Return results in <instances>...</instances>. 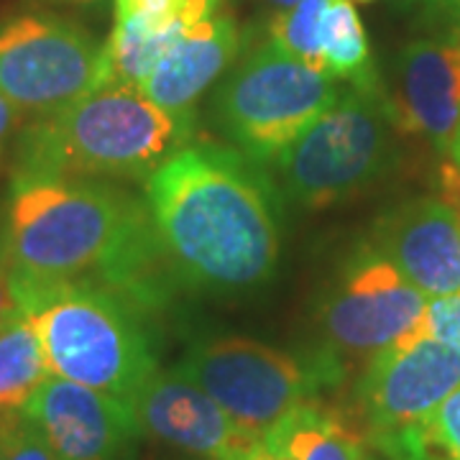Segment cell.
<instances>
[{"label":"cell","mask_w":460,"mask_h":460,"mask_svg":"<svg viewBox=\"0 0 460 460\" xmlns=\"http://www.w3.org/2000/svg\"><path fill=\"white\" fill-rule=\"evenodd\" d=\"M0 256L11 284L90 281L136 310L164 296L148 208L93 180L13 174Z\"/></svg>","instance_id":"cell-1"},{"label":"cell","mask_w":460,"mask_h":460,"mask_svg":"<svg viewBox=\"0 0 460 460\" xmlns=\"http://www.w3.org/2000/svg\"><path fill=\"white\" fill-rule=\"evenodd\" d=\"M148 215L164 256L198 287L248 289L279 261L274 190L248 156L180 146L146 180Z\"/></svg>","instance_id":"cell-2"},{"label":"cell","mask_w":460,"mask_h":460,"mask_svg":"<svg viewBox=\"0 0 460 460\" xmlns=\"http://www.w3.org/2000/svg\"><path fill=\"white\" fill-rule=\"evenodd\" d=\"M187 133L190 123L154 105L138 87H98L21 133L16 174L148 180Z\"/></svg>","instance_id":"cell-3"},{"label":"cell","mask_w":460,"mask_h":460,"mask_svg":"<svg viewBox=\"0 0 460 460\" xmlns=\"http://www.w3.org/2000/svg\"><path fill=\"white\" fill-rule=\"evenodd\" d=\"M11 289L18 307L31 317L54 376L133 407L159 371L141 310L90 281L11 284Z\"/></svg>","instance_id":"cell-4"},{"label":"cell","mask_w":460,"mask_h":460,"mask_svg":"<svg viewBox=\"0 0 460 460\" xmlns=\"http://www.w3.org/2000/svg\"><path fill=\"white\" fill-rule=\"evenodd\" d=\"M392 123L378 83L350 84L271 162L281 192L302 208L363 192L394 159Z\"/></svg>","instance_id":"cell-5"},{"label":"cell","mask_w":460,"mask_h":460,"mask_svg":"<svg viewBox=\"0 0 460 460\" xmlns=\"http://www.w3.org/2000/svg\"><path fill=\"white\" fill-rule=\"evenodd\" d=\"M338 95L341 90L328 72L266 41L246 54L217 90L215 118L243 156L271 164Z\"/></svg>","instance_id":"cell-6"},{"label":"cell","mask_w":460,"mask_h":460,"mask_svg":"<svg viewBox=\"0 0 460 460\" xmlns=\"http://www.w3.org/2000/svg\"><path fill=\"white\" fill-rule=\"evenodd\" d=\"M177 368L213 396L235 425L259 438L299 404L313 402L320 386L343 376L323 356L302 361L241 335L198 343Z\"/></svg>","instance_id":"cell-7"},{"label":"cell","mask_w":460,"mask_h":460,"mask_svg":"<svg viewBox=\"0 0 460 460\" xmlns=\"http://www.w3.org/2000/svg\"><path fill=\"white\" fill-rule=\"evenodd\" d=\"M460 389V353L428 335H410L363 368L366 428L392 460H428L425 425Z\"/></svg>","instance_id":"cell-8"},{"label":"cell","mask_w":460,"mask_h":460,"mask_svg":"<svg viewBox=\"0 0 460 460\" xmlns=\"http://www.w3.org/2000/svg\"><path fill=\"white\" fill-rule=\"evenodd\" d=\"M428 296L389 261L371 241L353 251L328 287L320 305V328L328 358L341 374V361L368 363L417 330Z\"/></svg>","instance_id":"cell-9"},{"label":"cell","mask_w":460,"mask_h":460,"mask_svg":"<svg viewBox=\"0 0 460 460\" xmlns=\"http://www.w3.org/2000/svg\"><path fill=\"white\" fill-rule=\"evenodd\" d=\"M102 47L57 13L0 21V95L21 113H57L100 87Z\"/></svg>","instance_id":"cell-10"},{"label":"cell","mask_w":460,"mask_h":460,"mask_svg":"<svg viewBox=\"0 0 460 460\" xmlns=\"http://www.w3.org/2000/svg\"><path fill=\"white\" fill-rule=\"evenodd\" d=\"M445 198H420L396 208L374 230L371 243L422 295L460 292V166L443 169Z\"/></svg>","instance_id":"cell-11"},{"label":"cell","mask_w":460,"mask_h":460,"mask_svg":"<svg viewBox=\"0 0 460 460\" xmlns=\"http://www.w3.org/2000/svg\"><path fill=\"white\" fill-rule=\"evenodd\" d=\"M59 460H128L141 425L131 404L51 374L23 404Z\"/></svg>","instance_id":"cell-12"},{"label":"cell","mask_w":460,"mask_h":460,"mask_svg":"<svg viewBox=\"0 0 460 460\" xmlns=\"http://www.w3.org/2000/svg\"><path fill=\"white\" fill-rule=\"evenodd\" d=\"M141 432L208 460H253L259 435L233 422L213 396L180 368L156 371L136 396Z\"/></svg>","instance_id":"cell-13"},{"label":"cell","mask_w":460,"mask_h":460,"mask_svg":"<svg viewBox=\"0 0 460 460\" xmlns=\"http://www.w3.org/2000/svg\"><path fill=\"white\" fill-rule=\"evenodd\" d=\"M386 102L402 131L417 133L450 154L460 133V33L404 47Z\"/></svg>","instance_id":"cell-14"},{"label":"cell","mask_w":460,"mask_h":460,"mask_svg":"<svg viewBox=\"0 0 460 460\" xmlns=\"http://www.w3.org/2000/svg\"><path fill=\"white\" fill-rule=\"evenodd\" d=\"M238 47L235 21L220 11L184 29L138 90L162 111L190 123L199 95L228 69Z\"/></svg>","instance_id":"cell-15"},{"label":"cell","mask_w":460,"mask_h":460,"mask_svg":"<svg viewBox=\"0 0 460 460\" xmlns=\"http://www.w3.org/2000/svg\"><path fill=\"white\" fill-rule=\"evenodd\" d=\"M253 460H366V453L361 432L313 399L263 432Z\"/></svg>","instance_id":"cell-16"},{"label":"cell","mask_w":460,"mask_h":460,"mask_svg":"<svg viewBox=\"0 0 460 460\" xmlns=\"http://www.w3.org/2000/svg\"><path fill=\"white\" fill-rule=\"evenodd\" d=\"M49 376V361L31 317L16 307L0 323V414L23 410Z\"/></svg>","instance_id":"cell-17"},{"label":"cell","mask_w":460,"mask_h":460,"mask_svg":"<svg viewBox=\"0 0 460 460\" xmlns=\"http://www.w3.org/2000/svg\"><path fill=\"white\" fill-rule=\"evenodd\" d=\"M181 31L184 29L148 31L126 21H115L113 31L102 44L100 87H141Z\"/></svg>","instance_id":"cell-18"},{"label":"cell","mask_w":460,"mask_h":460,"mask_svg":"<svg viewBox=\"0 0 460 460\" xmlns=\"http://www.w3.org/2000/svg\"><path fill=\"white\" fill-rule=\"evenodd\" d=\"M320 49L325 72L332 80H348L350 84L376 83L368 36L350 0H330L320 26Z\"/></svg>","instance_id":"cell-19"},{"label":"cell","mask_w":460,"mask_h":460,"mask_svg":"<svg viewBox=\"0 0 460 460\" xmlns=\"http://www.w3.org/2000/svg\"><path fill=\"white\" fill-rule=\"evenodd\" d=\"M330 0H299L271 18L269 41L284 54L295 57L313 69L325 72L323 49H320V26Z\"/></svg>","instance_id":"cell-20"},{"label":"cell","mask_w":460,"mask_h":460,"mask_svg":"<svg viewBox=\"0 0 460 460\" xmlns=\"http://www.w3.org/2000/svg\"><path fill=\"white\" fill-rule=\"evenodd\" d=\"M220 5L223 0H115V21L148 31H172L220 13Z\"/></svg>","instance_id":"cell-21"},{"label":"cell","mask_w":460,"mask_h":460,"mask_svg":"<svg viewBox=\"0 0 460 460\" xmlns=\"http://www.w3.org/2000/svg\"><path fill=\"white\" fill-rule=\"evenodd\" d=\"M0 460H59L23 410L0 414Z\"/></svg>","instance_id":"cell-22"},{"label":"cell","mask_w":460,"mask_h":460,"mask_svg":"<svg viewBox=\"0 0 460 460\" xmlns=\"http://www.w3.org/2000/svg\"><path fill=\"white\" fill-rule=\"evenodd\" d=\"M428 460H460V389L445 399L425 425Z\"/></svg>","instance_id":"cell-23"},{"label":"cell","mask_w":460,"mask_h":460,"mask_svg":"<svg viewBox=\"0 0 460 460\" xmlns=\"http://www.w3.org/2000/svg\"><path fill=\"white\" fill-rule=\"evenodd\" d=\"M411 335H428L460 353V292L428 299L425 314Z\"/></svg>","instance_id":"cell-24"},{"label":"cell","mask_w":460,"mask_h":460,"mask_svg":"<svg viewBox=\"0 0 460 460\" xmlns=\"http://www.w3.org/2000/svg\"><path fill=\"white\" fill-rule=\"evenodd\" d=\"M21 118H23V113L18 111L16 105L0 95V156H3V151L8 146L11 136L21 126Z\"/></svg>","instance_id":"cell-25"},{"label":"cell","mask_w":460,"mask_h":460,"mask_svg":"<svg viewBox=\"0 0 460 460\" xmlns=\"http://www.w3.org/2000/svg\"><path fill=\"white\" fill-rule=\"evenodd\" d=\"M18 305L13 299V289H11V274H8V266L3 261V256H0V323Z\"/></svg>","instance_id":"cell-26"},{"label":"cell","mask_w":460,"mask_h":460,"mask_svg":"<svg viewBox=\"0 0 460 460\" xmlns=\"http://www.w3.org/2000/svg\"><path fill=\"white\" fill-rule=\"evenodd\" d=\"M261 3L271 5V8H279V11H284V8L295 5V3H299V0H261Z\"/></svg>","instance_id":"cell-27"},{"label":"cell","mask_w":460,"mask_h":460,"mask_svg":"<svg viewBox=\"0 0 460 460\" xmlns=\"http://www.w3.org/2000/svg\"><path fill=\"white\" fill-rule=\"evenodd\" d=\"M450 156H453V162L460 166V133H458V138H456V144H453V151H450Z\"/></svg>","instance_id":"cell-28"},{"label":"cell","mask_w":460,"mask_h":460,"mask_svg":"<svg viewBox=\"0 0 460 460\" xmlns=\"http://www.w3.org/2000/svg\"><path fill=\"white\" fill-rule=\"evenodd\" d=\"M445 3H447V5H450V8H453V11L460 16V0H445Z\"/></svg>","instance_id":"cell-29"},{"label":"cell","mask_w":460,"mask_h":460,"mask_svg":"<svg viewBox=\"0 0 460 460\" xmlns=\"http://www.w3.org/2000/svg\"><path fill=\"white\" fill-rule=\"evenodd\" d=\"M65 3H98V0H65Z\"/></svg>","instance_id":"cell-30"},{"label":"cell","mask_w":460,"mask_h":460,"mask_svg":"<svg viewBox=\"0 0 460 460\" xmlns=\"http://www.w3.org/2000/svg\"><path fill=\"white\" fill-rule=\"evenodd\" d=\"M361 3H371V0H361Z\"/></svg>","instance_id":"cell-31"}]
</instances>
